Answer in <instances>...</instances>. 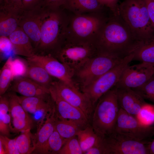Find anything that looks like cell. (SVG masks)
Listing matches in <instances>:
<instances>
[{"label": "cell", "mask_w": 154, "mask_h": 154, "mask_svg": "<svg viewBox=\"0 0 154 154\" xmlns=\"http://www.w3.org/2000/svg\"><path fill=\"white\" fill-rule=\"evenodd\" d=\"M141 42L136 40L119 15L111 13L95 42L97 52L123 58Z\"/></svg>", "instance_id": "obj_1"}, {"label": "cell", "mask_w": 154, "mask_h": 154, "mask_svg": "<svg viewBox=\"0 0 154 154\" xmlns=\"http://www.w3.org/2000/svg\"><path fill=\"white\" fill-rule=\"evenodd\" d=\"M41 28L40 40L35 50L39 54H55L66 40L70 16L61 9H46Z\"/></svg>", "instance_id": "obj_2"}, {"label": "cell", "mask_w": 154, "mask_h": 154, "mask_svg": "<svg viewBox=\"0 0 154 154\" xmlns=\"http://www.w3.org/2000/svg\"><path fill=\"white\" fill-rule=\"evenodd\" d=\"M118 8L120 16L136 40L142 42L154 38V27L144 0H123Z\"/></svg>", "instance_id": "obj_3"}, {"label": "cell", "mask_w": 154, "mask_h": 154, "mask_svg": "<svg viewBox=\"0 0 154 154\" xmlns=\"http://www.w3.org/2000/svg\"><path fill=\"white\" fill-rule=\"evenodd\" d=\"M120 108L114 86L100 98L93 111L90 124L98 136H108L115 132Z\"/></svg>", "instance_id": "obj_4"}, {"label": "cell", "mask_w": 154, "mask_h": 154, "mask_svg": "<svg viewBox=\"0 0 154 154\" xmlns=\"http://www.w3.org/2000/svg\"><path fill=\"white\" fill-rule=\"evenodd\" d=\"M108 17L103 12L72 14L70 16L66 40L94 44Z\"/></svg>", "instance_id": "obj_5"}, {"label": "cell", "mask_w": 154, "mask_h": 154, "mask_svg": "<svg viewBox=\"0 0 154 154\" xmlns=\"http://www.w3.org/2000/svg\"><path fill=\"white\" fill-rule=\"evenodd\" d=\"M123 58H118L107 53L97 52L75 72L74 74L76 75L80 83L82 88L110 70Z\"/></svg>", "instance_id": "obj_6"}, {"label": "cell", "mask_w": 154, "mask_h": 154, "mask_svg": "<svg viewBox=\"0 0 154 154\" xmlns=\"http://www.w3.org/2000/svg\"><path fill=\"white\" fill-rule=\"evenodd\" d=\"M133 56V53L129 55L110 70L81 88L82 92L89 98L94 108L100 98L115 86L123 71L132 61Z\"/></svg>", "instance_id": "obj_7"}, {"label": "cell", "mask_w": 154, "mask_h": 154, "mask_svg": "<svg viewBox=\"0 0 154 154\" xmlns=\"http://www.w3.org/2000/svg\"><path fill=\"white\" fill-rule=\"evenodd\" d=\"M97 52L94 44L65 40L55 54V57L75 72Z\"/></svg>", "instance_id": "obj_8"}, {"label": "cell", "mask_w": 154, "mask_h": 154, "mask_svg": "<svg viewBox=\"0 0 154 154\" xmlns=\"http://www.w3.org/2000/svg\"><path fill=\"white\" fill-rule=\"evenodd\" d=\"M115 131L137 141L149 143L154 136V126L143 123L120 108Z\"/></svg>", "instance_id": "obj_9"}, {"label": "cell", "mask_w": 154, "mask_h": 154, "mask_svg": "<svg viewBox=\"0 0 154 154\" xmlns=\"http://www.w3.org/2000/svg\"><path fill=\"white\" fill-rule=\"evenodd\" d=\"M105 154H150V142L137 141L116 131L101 137Z\"/></svg>", "instance_id": "obj_10"}, {"label": "cell", "mask_w": 154, "mask_h": 154, "mask_svg": "<svg viewBox=\"0 0 154 154\" xmlns=\"http://www.w3.org/2000/svg\"><path fill=\"white\" fill-rule=\"evenodd\" d=\"M26 59L42 66L52 77L72 87L78 88L73 79L75 71L52 54H35Z\"/></svg>", "instance_id": "obj_11"}, {"label": "cell", "mask_w": 154, "mask_h": 154, "mask_svg": "<svg viewBox=\"0 0 154 154\" xmlns=\"http://www.w3.org/2000/svg\"><path fill=\"white\" fill-rule=\"evenodd\" d=\"M47 9L40 5L29 10H23L19 14V26L28 36L35 50L40 40L41 25Z\"/></svg>", "instance_id": "obj_12"}, {"label": "cell", "mask_w": 154, "mask_h": 154, "mask_svg": "<svg viewBox=\"0 0 154 154\" xmlns=\"http://www.w3.org/2000/svg\"><path fill=\"white\" fill-rule=\"evenodd\" d=\"M51 86L62 99L81 110L91 121L94 107L84 93L59 80L53 81Z\"/></svg>", "instance_id": "obj_13"}, {"label": "cell", "mask_w": 154, "mask_h": 154, "mask_svg": "<svg viewBox=\"0 0 154 154\" xmlns=\"http://www.w3.org/2000/svg\"><path fill=\"white\" fill-rule=\"evenodd\" d=\"M154 66L142 62L130 66L123 71L116 85L117 88L134 89L142 86L154 74Z\"/></svg>", "instance_id": "obj_14"}, {"label": "cell", "mask_w": 154, "mask_h": 154, "mask_svg": "<svg viewBox=\"0 0 154 154\" xmlns=\"http://www.w3.org/2000/svg\"><path fill=\"white\" fill-rule=\"evenodd\" d=\"M49 89L55 105V116L58 119L73 122L82 129L90 125V120L83 111L62 99L52 86Z\"/></svg>", "instance_id": "obj_15"}, {"label": "cell", "mask_w": 154, "mask_h": 154, "mask_svg": "<svg viewBox=\"0 0 154 154\" xmlns=\"http://www.w3.org/2000/svg\"><path fill=\"white\" fill-rule=\"evenodd\" d=\"M117 88V100L120 107L137 118L141 110L149 104L131 88Z\"/></svg>", "instance_id": "obj_16"}, {"label": "cell", "mask_w": 154, "mask_h": 154, "mask_svg": "<svg viewBox=\"0 0 154 154\" xmlns=\"http://www.w3.org/2000/svg\"><path fill=\"white\" fill-rule=\"evenodd\" d=\"M9 104V112L12 121L13 132H23L30 130L33 121L27 112L19 103L17 95L10 93L8 95Z\"/></svg>", "instance_id": "obj_17"}, {"label": "cell", "mask_w": 154, "mask_h": 154, "mask_svg": "<svg viewBox=\"0 0 154 154\" xmlns=\"http://www.w3.org/2000/svg\"><path fill=\"white\" fill-rule=\"evenodd\" d=\"M14 79L11 87L12 91L26 97H37L46 100L51 98L49 89L25 76Z\"/></svg>", "instance_id": "obj_18"}, {"label": "cell", "mask_w": 154, "mask_h": 154, "mask_svg": "<svg viewBox=\"0 0 154 154\" xmlns=\"http://www.w3.org/2000/svg\"><path fill=\"white\" fill-rule=\"evenodd\" d=\"M15 54L28 58L35 54L30 38L19 27L8 37Z\"/></svg>", "instance_id": "obj_19"}, {"label": "cell", "mask_w": 154, "mask_h": 154, "mask_svg": "<svg viewBox=\"0 0 154 154\" xmlns=\"http://www.w3.org/2000/svg\"><path fill=\"white\" fill-rule=\"evenodd\" d=\"M104 7L97 0H65L61 7L78 15L103 12Z\"/></svg>", "instance_id": "obj_20"}, {"label": "cell", "mask_w": 154, "mask_h": 154, "mask_svg": "<svg viewBox=\"0 0 154 154\" xmlns=\"http://www.w3.org/2000/svg\"><path fill=\"white\" fill-rule=\"evenodd\" d=\"M18 100L24 109L28 113L35 114L42 111L45 114L53 111L55 107L51 98L46 100L37 97H26L17 95Z\"/></svg>", "instance_id": "obj_21"}, {"label": "cell", "mask_w": 154, "mask_h": 154, "mask_svg": "<svg viewBox=\"0 0 154 154\" xmlns=\"http://www.w3.org/2000/svg\"><path fill=\"white\" fill-rule=\"evenodd\" d=\"M55 108L52 112L48 115L44 123L38 131L33 141L34 150L33 153H38L45 146L55 129Z\"/></svg>", "instance_id": "obj_22"}, {"label": "cell", "mask_w": 154, "mask_h": 154, "mask_svg": "<svg viewBox=\"0 0 154 154\" xmlns=\"http://www.w3.org/2000/svg\"><path fill=\"white\" fill-rule=\"evenodd\" d=\"M0 8V36L8 37L19 27L20 12Z\"/></svg>", "instance_id": "obj_23"}, {"label": "cell", "mask_w": 154, "mask_h": 154, "mask_svg": "<svg viewBox=\"0 0 154 154\" xmlns=\"http://www.w3.org/2000/svg\"><path fill=\"white\" fill-rule=\"evenodd\" d=\"M27 69L25 77L38 84L49 89L53 81L52 77L40 65L27 61Z\"/></svg>", "instance_id": "obj_24"}, {"label": "cell", "mask_w": 154, "mask_h": 154, "mask_svg": "<svg viewBox=\"0 0 154 154\" xmlns=\"http://www.w3.org/2000/svg\"><path fill=\"white\" fill-rule=\"evenodd\" d=\"M133 53L132 61H139L154 66V38L141 42Z\"/></svg>", "instance_id": "obj_25"}, {"label": "cell", "mask_w": 154, "mask_h": 154, "mask_svg": "<svg viewBox=\"0 0 154 154\" xmlns=\"http://www.w3.org/2000/svg\"><path fill=\"white\" fill-rule=\"evenodd\" d=\"M77 137L84 154L95 144L99 138L91 124L80 130Z\"/></svg>", "instance_id": "obj_26"}, {"label": "cell", "mask_w": 154, "mask_h": 154, "mask_svg": "<svg viewBox=\"0 0 154 154\" xmlns=\"http://www.w3.org/2000/svg\"><path fill=\"white\" fill-rule=\"evenodd\" d=\"M55 117V129L65 139H68L77 136L79 131L82 129L73 122L60 119Z\"/></svg>", "instance_id": "obj_27"}, {"label": "cell", "mask_w": 154, "mask_h": 154, "mask_svg": "<svg viewBox=\"0 0 154 154\" xmlns=\"http://www.w3.org/2000/svg\"><path fill=\"white\" fill-rule=\"evenodd\" d=\"M13 59L10 56L0 71V95H4L14 79L12 62Z\"/></svg>", "instance_id": "obj_28"}, {"label": "cell", "mask_w": 154, "mask_h": 154, "mask_svg": "<svg viewBox=\"0 0 154 154\" xmlns=\"http://www.w3.org/2000/svg\"><path fill=\"white\" fill-rule=\"evenodd\" d=\"M67 139L62 137L55 129L45 146L39 154H58Z\"/></svg>", "instance_id": "obj_29"}, {"label": "cell", "mask_w": 154, "mask_h": 154, "mask_svg": "<svg viewBox=\"0 0 154 154\" xmlns=\"http://www.w3.org/2000/svg\"><path fill=\"white\" fill-rule=\"evenodd\" d=\"M31 137L30 130H28L15 138L17 147L20 154L33 153L34 148L31 145Z\"/></svg>", "instance_id": "obj_30"}, {"label": "cell", "mask_w": 154, "mask_h": 154, "mask_svg": "<svg viewBox=\"0 0 154 154\" xmlns=\"http://www.w3.org/2000/svg\"><path fill=\"white\" fill-rule=\"evenodd\" d=\"M132 89L144 100H148L154 104V74L142 86Z\"/></svg>", "instance_id": "obj_31"}, {"label": "cell", "mask_w": 154, "mask_h": 154, "mask_svg": "<svg viewBox=\"0 0 154 154\" xmlns=\"http://www.w3.org/2000/svg\"><path fill=\"white\" fill-rule=\"evenodd\" d=\"M58 154H83L77 136L67 139Z\"/></svg>", "instance_id": "obj_32"}, {"label": "cell", "mask_w": 154, "mask_h": 154, "mask_svg": "<svg viewBox=\"0 0 154 154\" xmlns=\"http://www.w3.org/2000/svg\"><path fill=\"white\" fill-rule=\"evenodd\" d=\"M137 118L145 124L152 125L154 123V105L149 104L141 110Z\"/></svg>", "instance_id": "obj_33"}, {"label": "cell", "mask_w": 154, "mask_h": 154, "mask_svg": "<svg viewBox=\"0 0 154 154\" xmlns=\"http://www.w3.org/2000/svg\"><path fill=\"white\" fill-rule=\"evenodd\" d=\"M0 142L4 148L5 154H20L17 147L15 138L10 139L6 136L1 135Z\"/></svg>", "instance_id": "obj_34"}, {"label": "cell", "mask_w": 154, "mask_h": 154, "mask_svg": "<svg viewBox=\"0 0 154 154\" xmlns=\"http://www.w3.org/2000/svg\"><path fill=\"white\" fill-rule=\"evenodd\" d=\"M12 66L14 78L25 76L27 71V64H26L19 58H16L12 60Z\"/></svg>", "instance_id": "obj_35"}, {"label": "cell", "mask_w": 154, "mask_h": 154, "mask_svg": "<svg viewBox=\"0 0 154 154\" xmlns=\"http://www.w3.org/2000/svg\"><path fill=\"white\" fill-rule=\"evenodd\" d=\"M0 7L13 10L19 12L23 10L22 0H0Z\"/></svg>", "instance_id": "obj_36"}, {"label": "cell", "mask_w": 154, "mask_h": 154, "mask_svg": "<svg viewBox=\"0 0 154 154\" xmlns=\"http://www.w3.org/2000/svg\"><path fill=\"white\" fill-rule=\"evenodd\" d=\"M99 3L110 10L115 15H119L118 2L119 0H97Z\"/></svg>", "instance_id": "obj_37"}, {"label": "cell", "mask_w": 154, "mask_h": 154, "mask_svg": "<svg viewBox=\"0 0 154 154\" xmlns=\"http://www.w3.org/2000/svg\"><path fill=\"white\" fill-rule=\"evenodd\" d=\"M0 50L3 53H8L13 50L12 44L8 37H0Z\"/></svg>", "instance_id": "obj_38"}, {"label": "cell", "mask_w": 154, "mask_h": 154, "mask_svg": "<svg viewBox=\"0 0 154 154\" xmlns=\"http://www.w3.org/2000/svg\"><path fill=\"white\" fill-rule=\"evenodd\" d=\"M65 0H43L41 6L44 8L55 9L60 7Z\"/></svg>", "instance_id": "obj_39"}, {"label": "cell", "mask_w": 154, "mask_h": 154, "mask_svg": "<svg viewBox=\"0 0 154 154\" xmlns=\"http://www.w3.org/2000/svg\"><path fill=\"white\" fill-rule=\"evenodd\" d=\"M43 0H22L23 10H28L33 9L40 5Z\"/></svg>", "instance_id": "obj_40"}, {"label": "cell", "mask_w": 154, "mask_h": 154, "mask_svg": "<svg viewBox=\"0 0 154 154\" xmlns=\"http://www.w3.org/2000/svg\"><path fill=\"white\" fill-rule=\"evenodd\" d=\"M149 15L154 27V0H144Z\"/></svg>", "instance_id": "obj_41"}, {"label": "cell", "mask_w": 154, "mask_h": 154, "mask_svg": "<svg viewBox=\"0 0 154 154\" xmlns=\"http://www.w3.org/2000/svg\"><path fill=\"white\" fill-rule=\"evenodd\" d=\"M11 116L10 113L3 115H0V123H3L10 125L11 128Z\"/></svg>", "instance_id": "obj_42"}, {"label": "cell", "mask_w": 154, "mask_h": 154, "mask_svg": "<svg viewBox=\"0 0 154 154\" xmlns=\"http://www.w3.org/2000/svg\"><path fill=\"white\" fill-rule=\"evenodd\" d=\"M150 154H154V139L150 143L149 145Z\"/></svg>", "instance_id": "obj_43"}, {"label": "cell", "mask_w": 154, "mask_h": 154, "mask_svg": "<svg viewBox=\"0 0 154 154\" xmlns=\"http://www.w3.org/2000/svg\"></svg>", "instance_id": "obj_44"}]
</instances>
